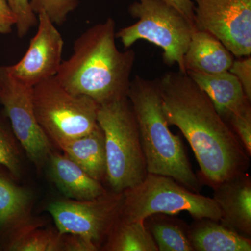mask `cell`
<instances>
[{
    "label": "cell",
    "instance_id": "10",
    "mask_svg": "<svg viewBox=\"0 0 251 251\" xmlns=\"http://www.w3.org/2000/svg\"><path fill=\"white\" fill-rule=\"evenodd\" d=\"M196 29L211 33L235 57L251 54V0H193Z\"/></svg>",
    "mask_w": 251,
    "mask_h": 251
},
{
    "label": "cell",
    "instance_id": "7",
    "mask_svg": "<svg viewBox=\"0 0 251 251\" xmlns=\"http://www.w3.org/2000/svg\"><path fill=\"white\" fill-rule=\"evenodd\" d=\"M34 114L43 131L57 147L90 133L98 124L99 104L71 93L55 76L32 88Z\"/></svg>",
    "mask_w": 251,
    "mask_h": 251
},
{
    "label": "cell",
    "instance_id": "12",
    "mask_svg": "<svg viewBox=\"0 0 251 251\" xmlns=\"http://www.w3.org/2000/svg\"><path fill=\"white\" fill-rule=\"evenodd\" d=\"M221 211V224L244 237H251V179L243 173L213 188Z\"/></svg>",
    "mask_w": 251,
    "mask_h": 251
},
{
    "label": "cell",
    "instance_id": "29",
    "mask_svg": "<svg viewBox=\"0 0 251 251\" xmlns=\"http://www.w3.org/2000/svg\"><path fill=\"white\" fill-rule=\"evenodd\" d=\"M181 14L194 23V3L193 0H166Z\"/></svg>",
    "mask_w": 251,
    "mask_h": 251
},
{
    "label": "cell",
    "instance_id": "17",
    "mask_svg": "<svg viewBox=\"0 0 251 251\" xmlns=\"http://www.w3.org/2000/svg\"><path fill=\"white\" fill-rule=\"evenodd\" d=\"M194 251H251V238L242 236L219 221L203 218L188 226Z\"/></svg>",
    "mask_w": 251,
    "mask_h": 251
},
{
    "label": "cell",
    "instance_id": "28",
    "mask_svg": "<svg viewBox=\"0 0 251 251\" xmlns=\"http://www.w3.org/2000/svg\"><path fill=\"white\" fill-rule=\"evenodd\" d=\"M16 18L6 0H0V34H8L16 26Z\"/></svg>",
    "mask_w": 251,
    "mask_h": 251
},
{
    "label": "cell",
    "instance_id": "15",
    "mask_svg": "<svg viewBox=\"0 0 251 251\" xmlns=\"http://www.w3.org/2000/svg\"><path fill=\"white\" fill-rule=\"evenodd\" d=\"M47 163L52 182L68 199L91 201L108 192L101 182L91 177L64 153L52 151Z\"/></svg>",
    "mask_w": 251,
    "mask_h": 251
},
{
    "label": "cell",
    "instance_id": "13",
    "mask_svg": "<svg viewBox=\"0 0 251 251\" xmlns=\"http://www.w3.org/2000/svg\"><path fill=\"white\" fill-rule=\"evenodd\" d=\"M186 74L205 92L226 122L230 117L251 111V100L237 77L229 71L213 74L193 72Z\"/></svg>",
    "mask_w": 251,
    "mask_h": 251
},
{
    "label": "cell",
    "instance_id": "9",
    "mask_svg": "<svg viewBox=\"0 0 251 251\" xmlns=\"http://www.w3.org/2000/svg\"><path fill=\"white\" fill-rule=\"evenodd\" d=\"M32 88L15 78L6 67H0V103L4 106L21 148L40 171L52 151V143L36 120Z\"/></svg>",
    "mask_w": 251,
    "mask_h": 251
},
{
    "label": "cell",
    "instance_id": "5",
    "mask_svg": "<svg viewBox=\"0 0 251 251\" xmlns=\"http://www.w3.org/2000/svg\"><path fill=\"white\" fill-rule=\"evenodd\" d=\"M128 13L138 21L115 34L125 49L140 40L148 41L161 48L165 64H176L186 74L184 57L196 30L194 23L166 0H138L130 5Z\"/></svg>",
    "mask_w": 251,
    "mask_h": 251
},
{
    "label": "cell",
    "instance_id": "3",
    "mask_svg": "<svg viewBox=\"0 0 251 251\" xmlns=\"http://www.w3.org/2000/svg\"><path fill=\"white\" fill-rule=\"evenodd\" d=\"M128 99L138 124L148 173L170 176L199 193V176L193 171L182 140L172 133L165 117L158 79L135 75Z\"/></svg>",
    "mask_w": 251,
    "mask_h": 251
},
{
    "label": "cell",
    "instance_id": "6",
    "mask_svg": "<svg viewBox=\"0 0 251 251\" xmlns=\"http://www.w3.org/2000/svg\"><path fill=\"white\" fill-rule=\"evenodd\" d=\"M181 211H186L194 219H221V211L213 198L193 192L170 176L148 173L139 184L124 191L120 217L144 221L153 214L176 215Z\"/></svg>",
    "mask_w": 251,
    "mask_h": 251
},
{
    "label": "cell",
    "instance_id": "8",
    "mask_svg": "<svg viewBox=\"0 0 251 251\" xmlns=\"http://www.w3.org/2000/svg\"><path fill=\"white\" fill-rule=\"evenodd\" d=\"M123 193L108 191L91 201L57 200L50 203L47 210L61 234L87 238L100 250L112 226L120 217Z\"/></svg>",
    "mask_w": 251,
    "mask_h": 251
},
{
    "label": "cell",
    "instance_id": "25",
    "mask_svg": "<svg viewBox=\"0 0 251 251\" xmlns=\"http://www.w3.org/2000/svg\"><path fill=\"white\" fill-rule=\"evenodd\" d=\"M227 123L234 130L238 138L242 142L246 151L251 155V111L230 117Z\"/></svg>",
    "mask_w": 251,
    "mask_h": 251
},
{
    "label": "cell",
    "instance_id": "21",
    "mask_svg": "<svg viewBox=\"0 0 251 251\" xmlns=\"http://www.w3.org/2000/svg\"><path fill=\"white\" fill-rule=\"evenodd\" d=\"M0 250L7 251H63V234L44 228L41 220L0 242Z\"/></svg>",
    "mask_w": 251,
    "mask_h": 251
},
{
    "label": "cell",
    "instance_id": "22",
    "mask_svg": "<svg viewBox=\"0 0 251 251\" xmlns=\"http://www.w3.org/2000/svg\"><path fill=\"white\" fill-rule=\"evenodd\" d=\"M22 150L11 127L0 117V171L14 179L22 175Z\"/></svg>",
    "mask_w": 251,
    "mask_h": 251
},
{
    "label": "cell",
    "instance_id": "20",
    "mask_svg": "<svg viewBox=\"0 0 251 251\" xmlns=\"http://www.w3.org/2000/svg\"><path fill=\"white\" fill-rule=\"evenodd\" d=\"M159 251H194L188 226L173 215L155 214L145 220Z\"/></svg>",
    "mask_w": 251,
    "mask_h": 251
},
{
    "label": "cell",
    "instance_id": "16",
    "mask_svg": "<svg viewBox=\"0 0 251 251\" xmlns=\"http://www.w3.org/2000/svg\"><path fill=\"white\" fill-rule=\"evenodd\" d=\"M234 54L211 33L196 29L184 54L186 72L218 74L229 71Z\"/></svg>",
    "mask_w": 251,
    "mask_h": 251
},
{
    "label": "cell",
    "instance_id": "1",
    "mask_svg": "<svg viewBox=\"0 0 251 251\" xmlns=\"http://www.w3.org/2000/svg\"><path fill=\"white\" fill-rule=\"evenodd\" d=\"M158 80L167 122L177 127L191 145L202 181L213 188L247 173L250 156L205 92L179 71Z\"/></svg>",
    "mask_w": 251,
    "mask_h": 251
},
{
    "label": "cell",
    "instance_id": "23",
    "mask_svg": "<svg viewBox=\"0 0 251 251\" xmlns=\"http://www.w3.org/2000/svg\"><path fill=\"white\" fill-rule=\"evenodd\" d=\"M31 7L36 15L45 12L55 25H62L68 16L77 6L79 0H29Z\"/></svg>",
    "mask_w": 251,
    "mask_h": 251
},
{
    "label": "cell",
    "instance_id": "19",
    "mask_svg": "<svg viewBox=\"0 0 251 251\" xmlns=\"http://www.w3.org/2000/svg\"><path fill=\"white\" fill-rule=\"evenodd\" d=\"M100 250L158 251L145 221H128L119 217Z\"/></svg>",
    "mask_w": 251,
    "mask_h": 251
},
{
    "label": "cell",
    "instance_id": "2",
    "mask_svg": "<svg viewBox=\"0 0 251 251\" xmlns=\"http://www.w3.org/2000/svg\"><path fill=\"white\" fill-rule=\"evenodd\" d=\"M115 27V20L108 18L75 41L72 56L62 61L55 75L66 90L99 105L128 98L135 52L117 49Z\"/></svg>",
    "mask_w": 251,
    "mask_h": 251
},
{
    "label": "cell",
    "instance_id": "27",
    "mask_svg": "<svg viewBox=\"0 0 251 251\" xmlns=\"http://www.w3.org/2000/svg\"><path fill=\"white\" fill-rule=\"evenodd\" d=\"M99 247L90 239L80 235L63 234V251H96Z\"/></svg>",
    "mask_w": 251,
    "mask_h": 251
},
{
    "label": "cell",
    "instance_id": "26",
    "mask_svg": "<svg viewBox=\"0 0 251 251\" xmlns=\"http://www.w3.org/2000/svg\"><path fill=\"white\" fill-rule=\"evenodd\" d=\"M229 72L232 73L240 82L244 93L251 100V57H237L234 59Z\"/></svg>",
    "mask_w": 251,
    "mask_h": 251
},
{
    "label": "cell",
    "instance_id": "11",
    "mask_svg": "<svg viewBox=\"0 0 251 251\" xmlns=\"http://www.w3.org/2000/svg\"><path fill=\"white\" fill-rule=\"evenodd\" d=\"M37 16V32L27 52L16 64L6 67L15 78L31 87L57 75L64 49L62 34L55 25L44 11Z\"/></svg>",
    "mask_w": 251,
    "mask_h": 251
},
{
    "label": "cell",
    "instance_id": "18",
    "mask_svg": "<svg viewBox=\"0 0 251 251\" xmlns=\"http://www.w3.org/2000/svg\"><path fill=\"white\" fill-rule=\"evenodd\" d=\"M59 148L91 177L101 183L105 181V138L100 126L97 125L87 134L63 143Z\"/></svg>",
    "mask_w": 251,
    "mask_h": 251
},
{
    "label": "cell",
    "instance_id": "24",
    "mask_svg": "<svg viewBox=\"0 0 251 251\" xmlns=\"http://www.w3.org/2000/svg\"><path fill=\"white\" fill-rule=\"evenodd\" d=\"M16 16L18 37H25L31 28L38 25V16L31 9L29 0H6Z\"/></svg>",
    "mask_w": 251,
    "mask_h": 251
},
{
    "label": "cell",
    "instance_id": "14",
    "mask_svg": "<svg viewBox=\"0 0 251 251\" xmlns=\"http://www.w3.org/2000/svg\"><path fill=\"white\" fill-rule=\"evenodd\" d=\"M33 204L32 193L0 171V242L35 222Z\"/></svg>",
    "mask_w": 251,
    "mask_h": 251
},
{
    "label": "cell",
    "instance_id": "4",
    "mask_svg": "<svg viewBox=\"0 0 251 251\" xmlns=\"http://www.w3.org/2000/svg\"><path fill=\"white\" fill-rule=\"evenodd\" d=\"M98 124L106 153V179L110 191H124L139 184L148 174L139 130L128 98L99 105Z\"/></svg>",
    "mask_w": 251,
    "mask_h": 251
}]
</instances>
